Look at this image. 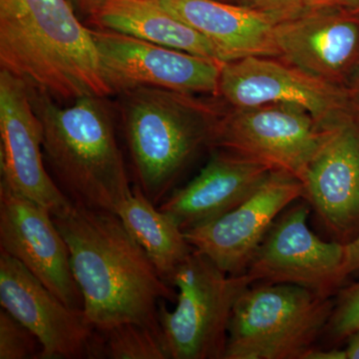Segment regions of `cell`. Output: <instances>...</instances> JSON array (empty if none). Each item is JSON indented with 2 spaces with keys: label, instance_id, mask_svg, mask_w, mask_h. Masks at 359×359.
Instances as JSON below:
<instances>
[{
  "label": "cell",
  "instance_id": "1",
  "mask_svg": "<svg viewBox=\"0 0 359 359\" xmlns=\"http://www.w3.org/2000/svg\"><path fill=\"white\" fill-rule=\"evenodd\" d=\"M70 252L83 311L95 330L124 323L161 330L162 302L177 292L115 212L73 204L54 217Z\"/></svg>",
  "mask_w": 359,
  "mask_h": 359
},
{
  "label": "cell",
  "instance_id": "2",
  "mask_svg": "<svg viewBox=\"0 0 359 359\" xmlns=\"http://www.w3.org/2000/svg\"><path fill=\"white\" fill-rule=\"evenodd\" d=\"M0 66L57 102L112 95L69 0H0Z\"/></svg>",
  "mask_w": 359,
  "mask_h": 359
},
{
  "label": "cell",
  "instance_id": "3",
  "mask_svg": "<svg viewBox=\"0 0 359 359\" xmlns=\"http://www.w3.org/2000/svg\"><path fill=\"white\" fill-rule=\"evenodd\" d=\"M43 130L44 158L59 188L74 205L115 212L131 195L106 98L84 96L60 106L30 88Z\"/></svg>",
  "mask_w": 359,
  "mask_h": 359
},
{
  "label": "cell",
  "instance_id": "4",
  "mask_svg": "<svg viewBox=\"0 0 359 359\" xmlns=\"http://www.w3.org/2000/svg\"><path fill=\"white\" fill-rule=\"evenodd\" d=\"M121 96L123 127L137 182L156 205L205 146L224 113L194 94L143 87Z\"/></svg>",
  "mask_w": 359,
  "mask_h": 359
},
{
  "label": "cell",
  "instance_id": "5",
  "mask_svg": "<svg viewBox=\"0 0 359 359\" xmlns=\"http://www.w3.org/2000/svg\"><path fill=\"white\" fill-rule=\"evenodd\" d=\"M262 283L236 302L224 359H306L334 302L299 285Z\"/></svg>",
  "mask_w": 359,
  "mask_h": 359
},
{
  "label": "cell",
  "instance_id": "6",
  "mask_svg": "<svg viewBox=\"0 0 359 359\" xmlns=\"http://www.w3.org/2000/svg\"><path fill=\"white\" fill-rule=\"evenodd\" d=\"M176 306L162 302L159 320L169 359H224L233 306L250 285L194 250L172 276Z\"/></svg>",
  "mask_w": 359,
  "mask_h": 359
},
{
  "label": "cell",
  "instance_id": "7",
  "mask_svg": "<svg viewBox=\"0 0 359 359\" xmlns=\"http://www.w3.org/2000/svg\"><path fill=\"white\" fill-rule=\"evenodd\" d=\"M332 126H321L309 111L292 104L231 107L219 119L212 147L259 161L304 184Z\"/></svg>",
  "mask_w": 359,
  "mask_h": 359
},
{
  "label": "cell",
  "instance_id": "8",
  "mask_svg": "<svg viewBox=\"0 0 359 359\" xmlns=\"http://www.w3.org/2000/svg\"><path fill=\"white\" fill-rule=\"evenodd\" d=\"M91 34L112 94L150 87L219 97L223 62L102 28Z\"/></svg>",
  "mask_w": 359,
  "mask_h": 359
},
{
  "label": "cell",
  "instance_id": "9",
  "mask_svg": "<svg viewBox=\"0 0 359 359\" xmlns=\"http://www.w3.org/2000/svg\"><path fill=\"white\" fill-rule=\"evenodd\" d=\"M219 97L233 108L276 103L299 106L325 128L355 114L347 89L316 79L282 59L266 56L224 62Z\"/></svg>",
  "mask_w": 359,
  "mask_h": 359
},
{
  "label": "cell",
  "instance_id": "10",
  "mask_svg": "<svg viewBox=\"0 0 359 359\" xmlns=\"http://www.w3.org/2000/svg\"><path fill=\"white\" fill-rule=\"evenodd\" d=\"M309 215V205L299 204L275 222L245 271L252 283L299 285L330 297L344 282L346 244L314 235Z\"/></svg>",
  "mask_w": 359,
  "mask_h": 359
},
{
  "label": "cell",
  "instance_id": "11",
  "mask_svg": "<svg viewBox=\"0 0 359 359\" xmlns=\"http://www.w3.org/2000/svg\"><path fill=\"white\" fill-rule=\"evenodd\" d=\"M0 182L54 217L69 211L73 203L44 166L43 130L29 86L6 70H0Z\"/></svg>",
  "mask_w": 359,
  "mask_h": 359
},
{
  "label": "cell",
  "instance_id": "12",
  "mask_svg": "<svg viewBox=\"0 0 359 359\" xmlns=\"http://www.w3.org/2000/svg\"><path fill=\"white\" fill-rule=\"evenodd\" d=\"M304 196V184L273 170L242 204L219 218L185 231L193 249L231 276L244 275L276 218Z\"/></svg>",
  "mask_w": 359,
  "mask_h": 359
},
{
  "label": "cell",
  "instance_id": "13",
  "mask_svg": "<svg viewBox=\"0 0 359 359\" xmlns=\"http://www.w3.org/2000/svg\"><path fill=\"white\" fill-rule=\"evenodd\" d=\"M0 250L20 262L68 306L83 309L70 252L53 215L0 182Z\"/></svg>",
  "mask_w": 359,
  "mask_h": 359
},
{
  "label": "cell",
  "instance_id": "14",
  "mask_svg": "<svg viewBox=\"0 0 359 359\" xmlns=\"http://www.w3.org/2000/svg\"><path fill=\"white\" fill-rule=\"evenodd\" d=\"M0 304L39 340L40 358H89L95 328L83 309L68 306L4 250H0Z\"/></svg>",
  "mask_w": 359,
  "mask_h": 359
},
{
  "label": "cell",
  "instance_id": "15",
  "mask_svg": "<svg viewBox=\"0 0 359 359\" xmlns=\"http://www.w3.org/2000/svg\"><path fill=\"white\" fill-rule=\"evenodd\" d=\"M278 57L347 89L359 68V15L344 7L306 9L275 28Z\"/></svg>",
  "mask_w": 359,
  "mask_h": 359
},
{
  "label": "cell",
  "instance_id": "16",
  "mask_svg": "<svg viewBox=\"0 0 359 359\" xmlns=\"http://www.w3.org/2000/svg\"><path fill=\"white\" fill-rule=\"evenodd\" d=\"M304 198L330 233L347 244L359 235V118L351 114L330 129L309 165Z\"/></svg>",
  "mask_w": 359,
  "mask_h": 359
},
{
  "label": "cell",
  "instance_id": "17",
  "mask_svg": "<svg viewBox=\"0 0 359 359\" xmlns=\"http://www.w3.org/2000/svg\"><path fill=\"white\" fill-rule=\"evenodd\" d=\"M273 171L266 164L224 150L215 153L197 177L159 205L184 231L235 209Z\"/></svg>",
  "mask_w": 359,
  "mask_h": 359
},
{
  "label": "cell",
  "instance_id": "18",
  "mask_svg": "<svg viewBox=\"0 0 359 359\" xmlns=\"http://www.w3.org/2000/svg\"><path fill=\"white\" fill-rule=\"evenodd\" d=\"M175 16L204 35L224 62L248 56L278 57L275 28L268 13L219 0H156Z\"/></svg>",
  "mask_w": 359,
  "mask_h": 359
},
{
  "label": "cell",
  "instance_id": "19",
  "mask_svg": "<svg viewBox=\"0 0 359 359\" xmlns=\"http://www.w3.org/2000/svg\"><path fill=\"white\" fill-rule=\"evenodd\" d=\"M89 21L97 28L224 63L218 49L204 35L156 0H106Z\"/></svg>",
  "mask_w": 359,
  "mask_h": 359
},
{
  "label": "cell",
  "instance_id": "20",
  "mask_svg": "<svg viewBox=\"0 0 359 359\" xmlns=\"http://www.w3.org/2000/svg\"><path fill=\"white\" fill-rule=\"evenodd\" d=\"M116 214L130 235L145 250L160 276L170 283L175 271L194 250L185 231L169 215L151 202L137 185Z\"/></svg>",
  "mask_w": 359,
  "mask_h": 359
},
{
  "label": "cell",
  "instance_id": "21",
  "mask_svg": "<svg viewBox=\"0 0 359 359\" xmlns=\"http://www.w3.org/2000/svg\"><path fill=\"white\" fill-rule=\"evenodd\" d=\"M89 358L169 359L162 330L124 323L95 330Z\"/></svg>",
  "mask_w": 359,
  "mask_h": 359
},
{
  "label": "cell",
  "instance_id": "22",
  "mask_svg": "<svg viewBox=\"0 0 359 359\" xmlns=\"http://www.w3.org/2000/svg\"><path fill=\"white\" fill-rule=\"evenodd\" d=\"M41 351V344L32 330L1 309L0 359L40 358Z\"/></svg>",
  "mask_w": 359,
  "mask_h": 359
},
{
  "label": "cell",
  "instance_id": "23",
  "mask_svg": "<svg viewBox=\"0 0 359 359\" xmlns=\"http://www.w3.org/2000/svg\"><path fill=\"white\" fill-rule=\"evenodd\" d=\"M325 330L335 341L347 340L359 330V280L340 290Z\"/></svg>",
  "mask_w": 359,
  "mask_h": 359
},
{
  "label": "cell",
  "instance_id": "24",
  "mask_svg": "<svg viewBox=\"0 0 359 359\" xmlns=\"http://www.w3.org/2000/svg\"><path fill=\"white\" fill-rule=\"evenodd\" d=\"M249 6L271 14L278 21L290 20L306 11L304 0H249Z\"/></svg>",
  "mask_w": 359,
  "mask_h": 359
},
{
  "label": "cell",
  "instance_id": "25",
  "mask_svg": "<svg viewBox=\"0 0 359 359\" xmlns=\"http://www.w3.org/2000/svg\"><path fill=\"white\" fill-rule=\"evenodd\" d=\"M359 271V235L346 244V259H344L342 276L344 280L347 276Z\"/></svg>",
  "mask_w": 359,
  "mask_h": 359
},
{
  "label": "cell",
  "instance_id": "26",
  "mask_svg": "<svg viewBox=\"0 0 359 359\" xmlns=\"http://www.w3.org/2000/svg\"><path fill=\"white\" fill-rule=\"evenodd\" d=\"M76 13L91 18L105 4L106 0H69Z\"/></svg>",
  "mask_w": 359,
  "mask_h": 359
},
{
  "label": "cell",
  "instance_id": "27",
  "mask_svg": "<svg viewBox=\"0 0 359 359\" xmlns=\"http://www.w3.org/2000/svg\"><path fill=\"white\" fill-rule=\"evenodd\" d=\"M346 348L341 349L342 358L359 359V330L346 340Z\"/></svg>",
  "mask_w": 359,
  "mask_h": 359
},
{
  "label": "cell",
  "instance_id": "28",
  "mask_svg": "<svg viewBox=\"0 0 359 359\" xmlns=\"http://www.w3.org/2000/svg\"><path fill=\"white\" fill-rule=\"evenodd\" d=\"M347 91H348L349 101L353 112L359 118V68L351 80V84L347 87Z\"/></svg>",
  "mask_w": 359,
  "mask_h": 359
},
{
  "label": "cell",
  "instance_id": "29",
  "mask_svg": "<svg viewBox=\"0 0 359 359\" xmlns=\"http://www.w3.org/2000/svg\"><path fill=\"white\" fill-rule=\"evenodd\" d=\"M344 0H304L306 9L325 8L341 6Z\"/></svg>",
  "mask_w": 359,
  "mask_h": 359
},
{
  "label": "cell",
  "instance_id": "30",
  "mask_svg": "<svg viewBox=\"0 0 359 359\" xmlns=\"http://www.w3.org/2000/svg\"><path fill=\"white\" fill-rule=\"evenodd\" d=\"M340 7H344L347 11L359 15V0H344V4Z\"/></svg>",
  "mask_w": 359,
  "mask_h": 359
},
{
  "label": "cell",
  "instance_id": "31",
  "mask_svg": "<svg viewBox=\"0 0 359 359\" xmlns=\"http://www.w3.org/2000/svg\"><path fill=\"white\" fill-rule=\"evenodd\" d=\"M219 1L230 2V4H242L249 6V0H219Z\"/></svg>",
  "mask_w": 359,
  "mask_h": 359
}]
</instances>
